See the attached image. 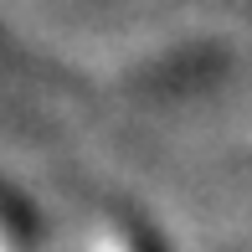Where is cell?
I'll list each match as a JSON object with an SVG mask.
<instances>
[{
	"label": "cell",
	"mask_w": 252,
	"mask_h": 252,
	"mask_svg": "<svg viewBox=\"0 0 252 252\" xmlns=\"http://www.w3.org/2000/svg\"><path fill=\"white\" fill-rule=\"evenodd\" d=\"M0 252H10V247H5V237H0Z\"/></svg>",
	"instance_id": "1"
}]
</instances>
